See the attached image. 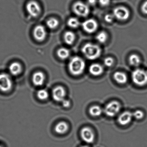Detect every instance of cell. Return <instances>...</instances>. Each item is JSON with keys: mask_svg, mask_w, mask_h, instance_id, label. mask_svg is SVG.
<instances>
[{"mask_svg": "<svg viewBox=\"0 0 147 147\" xmlns=\"http://www.w3.org/2000/svg\"><path fill=\"white\" fill-rule=\"evenodd\" d=\"M62 105L63 107L66 108H68L69 107L70 105V102L68 100L64 99L63 101L62 102Z\"/></svg>", "mask_w": 147, "mask_h": 147, "instance_id": "cell-32", "label": "cell"}, {"mask_svg": "<svg viewBox=\"0 0 147 147\" xmlns=\"http://www.w3.org/2000/svg\"><path fill=\"white\" fill-rule=\"evenodd\" d=\"M129 61L130 64L134 67H138L141 63V58L136 54L131 55L129 57Z\"/></svg>", "mask_w": 147, "mask_h": 147, "instance_id": "cell-20", "label": "cell"}, {"mask_svg": "<svg viewBox=\"0 0 147 147\" xmlns=\"http://www.w3.org/2000/svg\"><path fill=\"white\" fill-rule=\"evenodd\" d=\"M113 14H107L105 16V20L107 23H111L114 20Z\"/></svg>", "mask_w": 147, "mask_h": 147, "instance_id": "cell-29", "label": "cell"}, {"mask_svg": "<svg viewBox=\"0 0 147 147\" xmlns=\"http://www.w3.org/2000/svg\"><path fill=\"white\" fill-rule=\"evenodd\" d=\"M59 24V21L55 18H51L46 22L47 27L50 30H55L58 27Z\"/></svg>", "mask_w": 147, "mask_h": 147, "instance_id": "cell-23", "label": "cell"}, {"mask_svg": "<svg viewBox=\"0 0 147 147\" xmlns=\"http://www.w3.org/2000/svg\"><path fill=\"white\" fill-rule=\"evenodd\" d=\"M132 117V113L130 111H125L119 116L118 122L121 125H126L130 123Z\"/></svg>", "mask_w": 147, "mask_h": 147, "instance_id": "cell-13", "label": "cell"}, {"mask_svg": "<svg viewBox=\"0 0 147 147\" xmlns=\"http://www.w3.org/2000/svg\"><path fill=\"white\" fill-rule=\"evenodd\" d=\"M89 112L90 115L93 117H99L102 114L103 110L99 106L94 105L90 107Z\"/></svg>", "mask_w": 147, "mask_h": 147, "instance_id": "cell-21", "label": "cell"}, {"mask_svg": "<svg viewBox=\"0 0 147 147\" xmlns=\"http://www.w3.org/2000/svg\"><path fill=\"white\" fill-rule=\"evenodd\" d=\"M68 129V125L64 121L59 122L55 127L56 132L59 134H64L67 131Z\"/></svg>", "mask_w": 147, "mask_h": 147, "instance_id": "cell-18", "label": "cell"}, {"mask_svg": "<svg viewBox=\"0 0 147 147\" xmlns=\"http://www.w3.org/2000/svg\"><path fill=\"white\" fill-rule=\"evenodd\" d=\"M26 9L28 14L32 18H36L41 13V6L37 2L34 1H31L27 3Z\"/></svg>", "mask_w": 147, "mask_h": 147, "instance_id": "cell-8", "label": "cell"}, {"mask_svg": "<svg viewBox=\"0 0 147 147\" xmlns=\"http://www.w3.org/2000/svg\"><path fill=\"white\" fill-rule=\"evenodd\" d=\"M66 95V90L61 86L56 87L52 91L53 99L57 102H62L65 99Z\"/></svg>", "mask_w": 147, "mask_h": 147, "instance_id": "cell-12", "label": "cell"}, {"mask_svg": "<svg viewBox=\"0 0 147 147\" xmlns=\"http://www.w3.org/2000/svg\"><path fill=\"white\" fill-rule=\"evenodd\" d=\"M82 52L85 57L88 60H94L100 57L101 50L98 45L88 43L82 47Z\"/></svg>", "mask_w": 147, "mask_h": 147, "instance_id": "cell-2", "label": "cell"}, {"mask_svg": "<svg viewBox=\"0 0 147 147\" xmlns=\"http://www.w3.org/2000/svg\"><path fill=\"white\" fill-rule=\"evenodd\" d=\"M113 15L115 18L119 21H125L129 18V11L126 7L119 6L115 7L113 10Z\"/></svg>", "mask_w": 147, "mask_h": 147, "instance_id": "cell-7", "label": "cell"}, {"mask_svg": "<svg viewBox=\"0 0 147 147\" xmlns=\"http://www.w3.org/2000/svg\"><path fill=\"white\" fill-rule=\"evenodd\" d=\"M86 66V63L82 58L79 57H74L69 63V70L72 75L78 76L84 72Z\"/></svg>", "mask_w": 147, "mask_h": 147, "instance_id": "cell-1", "label": "cell"}, {"mask_svg": "<svg viewBox=\"0 0 147 147\" xmlns=\"http://www.w3.org/2000/svg\"><path fill=\"white\" fill-rule=\"evenodd\" d=\"M75 34L72 31H67L64 35V39L65 43L68 45H72L76 40Z\"/></svg>", "mask_w": 147, "mask_h": 147, "instance_id": "cell-19", "label": "cell"}, {"mask_svg": "<svg viewBox=\"0 0 147 147\" xmlns=\"http://www.w3.org/2000/svg\"><path fill=\"white\" fill-rule=\"evenodd\" d=\"M131 79L134 84L142 87L147 84V71L142 69H135L131 74Z\"/></svg>", "mask_w": 147, "mask_h": 147, "instance_id": "cell-3", "label": "cell"}, {"mask_svg": "<svg viewBox=\"0 0 147 147\" xmlns=\"http://www.w3.org/2000/svg\"><path fill=\"white\" fill-rule=\"evenodd\" d=\"M80 24V21L76 18H71L67 21V25L70 28L76 29L78 28Z\"/></svg>", "mask_w": 147, "mask_h": 147, "instance_id": "cell-24", "label": "cell"}, {"mask_svg": "<svg viewBox=\"0 0 147 147\" xmlns=\"http://www.w3.org/2000/svg\"><path fill=\"white\" fill-rule=\"evenodd\" d=\"M114 60L112 57H108L104 60V64L107 67H111L113 65Z\"/></svg>", "mask_w": 147, "mask_h": 147, "instance_id": "cell-28", "label": "cell"}, {"mask_svg": "<svg viewBox=\"0 0 147 147\" xmlns=\"http://www.w3.org/2000/svg\"><path fill=\"white\" fill-rule=\"evenodd\" d=\"M96 39L98 42L100 43H105L107 40V35L105 32H101L97 34L96 36Z\"/></svg>", "mask_w": 147, "mask_h": 147, "instance_id": "cell-25", "label": "cell"}, {"mask_svg": "<svg viewBox=\"0 0 147 147\" xmlns=\"http://www.w3.org/2000/svg\"><path fill=\"white\" fill-rule=\"evenodd\" d=\"M142 12L145 14H147V1L144 2L141 7Z\"/></svg>", "mask_w": 147, "mask_h": 147, "instance_id": "cell-31", "label": "cell"}, {"mask_svg": "<svg viewBox=\"0 0 147 147\" xmlns=\"http://www.w3.org/2000/svg\"><path fill=\"white\" fill-rule=\"evenodd\" d=\"M89 71L90 74L94 76H99L103 74L104 68L100 64L93 63L89 67Z\"/></svg>", "mask_w": 147, "mask_h": 147, "instance_id": "cell-15", "label": "cell"}, {"mask_svg": "<svg viewBox=\"0 0 147 147\" xmlns=\"http://www.w3.org/2000/svg\"><path fill=\"white\" fill-rule=\"evenodd\" d=\"M99 3L102 6H107L110 4V0H99Z\"/></svg>", "mask_w": 147, "mask_h": 147, "instance_id": "cell-30", "label": "cell"}, {"mask_svg": "<svg viewBox=\"0 0 147 147\" xmlns=\"http://www.w3.org/2000/svg\"><path fill=\"white\" fill-rule=\"evenodd\" d=\"M34 38L38 42H43L47 36L46 28L43 25H38L35 27L33 31Z\"/></svg>", "mask_w": 147, "mask_h": 147, "instance_id": "cell-11", "label": "cell"}, {"mask_svg": "<svg viewBox=\"0 0 147 147\" xmlns=\"http://www.w3.org/2000/svg\"><path fill=\"white\" fill-rule=\"evenodd\" d=\"M113 78L119 84H124L128 80L127 75L122 72H116L113 74Z\"/></svg>", "mask_w": 147, "mask_h": 147, "instance_id": "cell-17", "label": "cell"}, {"mask_svg": "<svg viewBox=\"0 0 147 147\" xmlns=\"http://www.w3.org/2000/svg\"><path fill=\"white\" fill-rule=\"evenodd\" d=\"M57 55L60 59L66 60L70 55V52L68 49L65 48H61L57 51Z\"/></svg>", "mask_w": 147, "mask_h": 147, "instance_id": "cell-22", "label": "cell"}, {"mask_svg": "<svg viewBox=\"0 0 147 147\" xmlns=\"http://www.w3.org/2000/svg\"><path fill=\"white\" fill-rule=\"evenodd\" d=\"M80 136L82 140L87 143L93 142L95 138L94 131L88 127H83L80 131Z\"/></svg>", "mask_w": 147, "mask_h": 147, "instance_id": "cell-9", "label": "cell"}, {"mask_svg": "<svg viewBox=\"0 0 147 147\" xmlns=\"http://www.w3.org/2000/svg\"><path fill=\"white\" fill-rule=\"evenodd\" d=\"M0 147H1V146H0Z\"/></svg>", "mask_w": 147, "mask_h": 147, "instance_id": "cell-35", "label": "cell"}, {"mask_svg": "<svg viewBox=\"0 0 147 147\" xmlns=\"http://www.w3.org/2000/svg\"><path fill=\"white\" fill-rule=\"evenodd\" d=\"M73 10L75 14L81 18L87 17L90 13L88 6L81 1H78L74 4Z\"/></svg>", "mask_w": 147, "mask_h": 147, "instance_id": "cell-4", "label": "cell"}, {"mask_svg": "<svg viewBox=\"0 0 147 147\" xmlns=\"http://www.w3.org/2000/svg\"><path fill=\"white\" fill-rule=\"evenodd\" d=\"M82 29L87 33L91 34L96 32L98 28L97 21L92 19L87 20L82 24Z\"/></svg>", "mask_w": 147, "mask_h": 147, "instance_id": "cell-10", "label": "cell"}, {"mask_svg": "<svg viewBox=\"0 0 147 147\" xmlns=\"http://www.w3.org/2000/svg\"><path fill=\"white\" fill-rule=\"evenodd\" d=\"M81 147H89V146H86V145H84V146H82Z\"/></svg>", "mask_w": 147, "mask_h": 147, "instance_id": "cell-34", "label": "cell"}, {"mask_svg": "<svg viewBox=\"0 0 147 147\" xmlns=\"http://www.w3.org/2000/svg\"><path fill=\"white\" fill-rule=\"evenodd\" d=\"M49 93L45 89H40L37 92V96L39 99L45 100L49 98Z\"/></svg>", "mask_w": 147, "mask_h": 147, "instance_id": "cell-26", "label": "cell"}, {"mask_svg": "<svg viewBox=\"0 0 147 147\" xmlns=\"http://www.w3.org/2000/svg\"><path fill=\"white\" fill-rule=\"evenodd\" d=\"M88 3L91 6H94L96 5L97 0H87Z\"/></svg>", "mask_w": 147, "mask_h": 147, "instance_id": "cell-33", "label": "cell"}, {"mask_svg": "<svg viewBox=\"0 0 147 147\" xmlns=\"http://www.w3.org/2000/svg\"><path fill=\"white\" fill-rule=\"evenodd\" d=\"M13 87L11 76L6 73L0 74V90L4 92H9Z\"/></svg>", "mask_w": 147, "mask_h": 147, "instance_id": "cell-5", "label": "cell"}, {"mask_svg": "<svg viewBox=\"0 0 147 147\" xmlns=\"http://www.w3.org/2000/svg\"><path fill=\"white\" fill-rule=\"evenodd\" d=\"M133 117L137 119H141L144 117V113L141 110H136L132 113Z\"/></svg>", "mask_w": 147, "mask_h": 147, "instance_id": "cell-27", "label": "cell"}, {"mask_svg": "<svg viewBox=\"0 0 147 147\" xmlns=\"http://www.w3.org/2000/svg\"><path fill=\"white\" fill-rule=\"evenodd\" d=\"M32 80L35 86H42L45 80V75L41 71L36 72L33 74Z\"/></svg>", "mask_w": 147, "mask_h": 147, "instance_id": "cell-14", "label": "cell"}, {"mask_svg": "<svg viewBox=\"0 0 147 147\" xmlns=\"http://www.w3.org/2000/svg\"><path fill=\"white\" fill-rule=\"evenodd\" d=\"M121 108V105L119 102L113 100L106 105L104 109V112L108 117H113L120 111Z\"/></svg>", "mask_w": 147, "mask_h": 147, "instance_id": "cell-6", "label": "cell"}, {"mask_svg": "<svg viewBox=\"0 0 147 147\" xmlns=\"http://www.w3.org/2000/svg\"><path fill=\"white\" fill-rule=\"evenodd\" d=\"M9 72L12 75L17 76L21 73L22 71V66L18 62H15L11 63L9 66Z\"/></svg>", "mask_w": 147, "mask_h": 147, "instance_id": "cell-16", "label": "cell"}]
</instances>
